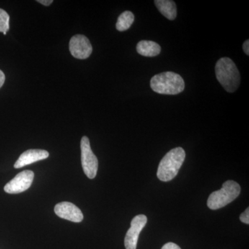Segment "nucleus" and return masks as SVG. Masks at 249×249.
Returning a JSON list of instances; mask_svg holds the SVG:
<instances>
[{"label": "nucleus", "instance_id": "f257e3e1", "mask_svg": "<svg viewBox=\"0 0 249 249\" xmlns=\"http://www.w3.org/2000/svg\"><path fill=\"white\" fill-rule=\"evenodd\" d=\"M215 74L219 83L228 92H234L240 86V72L231 59H219L215 65Z\"/></svg>", "mask_w": 249, "mask_h": 249}, {"label": "nucleus", "instance_id": "f03ea898", "mask_svg": "<svg viewBox=\"0 0 249 249\" xmlns=\"http://www.w3.org/2000/svg\"><path fill=\"white\" fill-rule=\"evenodd\" d=\"M186 158L182 147L170 150L160 160L157 170V178L162 181H169L177 176Z\"/></svg>", "mask_w": 249, "mask_h": 249}, {"label": "nucleus", "instance_id": "7ed1b4c3", "mask_svg": "<svg viewBox=\"0 0 249 249\" xmlns=\"http://www.w3.org/2000/svg\"><path fill=\"white\" fill-rule=\"evenodd\" d=\"M150 87L154 91L160 94L175 95L182 92L185 83L180 75L166 71L152 77Z\"/></svg>", "mask_w": 249, "mask_h": 249}, {"label": "nucleus", "instance_id": "20e7f679", "mask_svg": "<svg viewBox=\"0 0 249 249\" xmlns=\"http://www.w3.org/2000/svg\"><path fill=\"white\" fill-rule=\"evenodd\" d=\"M241 188L235 181L229 180L223 183L222 188L219 191L211 193L207 201V206L210 209H222L230 204L240 196Z\"/></svg>", "mask_w": 249, "mask_h": 249}, {"label": "nucleus", "instance_id": "39448f33", "mask_svg": "<svg viewBox=\"0 0 249 249\" xmlns=\"http://www.w3.org/2000/svg\"><path fill=\"white\" fill-rule=\"evenodd\" d=\"M80 150L83 171L88 178L92 179L97 174L98 161L97 157L91 150L89 139L85 136L82 138L80 142Z\"/></svg>", "mask_w": 249, "mask_h": 249}, {"label": "nucleus", "instance_id": "423d86ee", "mask_svg": "<svg viewBox=\"0 0 249 249\" xmlns=\"http://www.w3.org/2000/svg\"><path fill=\"white\" fill-rule=\"evenodd\" d=\"M34 178V172L24 170L18 174L4 186V191L9 194H18L30 188Z\"/></svg>", "mask_w": 249, "mask_h": 249}, {"label": "nucleus", "instance_id": "0eeeda50", "mask_svg": "<svg viewBox=\"0 0 249 249\" xmlns=\"http://www.w3.org/2000/svg\"><path fill=\"white\" fill-rule=\"evenodd\" d=\"M147 222V218L144 214H139L133 218L131 222V227L124 237V243L126 249H137L139 235Z\"/></svg>", "mask_w": 249, "mask_h": 249}, {"label": "nucleus", "instance_id": "6e6552de", "mask_svg": "<svg viewBox=\"0 0 249 249\" xmlns=\"http://www.w3.org/2000/svg\"><path fill=\"white\" fill-rule=\"evenodd\" d=\"M92 46L86 36L76 35L70 42V51L74 58L84 60L89 58L92 53Z\"/></svg>", "mask_w": 249, "mask_h": 249}, {"label": "nucleus", "instance_id": "1a4fd4ad", "mask_svg": "<svg viewBox=\"0 0 249 249\" xmlns=\"http://www.w3.org/2000/svg\"><path fill=\"white\" fill-rule=\"evenodd\" d=\"M55 213L62 219L73 222H80L83 221V214L76 205L68 201L58 203L54 208Z\"/></svg>", "mask_w": 249, "mask_h": 249}, {"label": "nucleus", "instance_id": "9d476101", "mask_svg": "<svg viewBox=\"0 0 249 249\" xmlns=\"http://www.w3.org/2000/svg\"><path fill=\"white\" fill-rule=\"evenodd\" d=\"M49 156V152L46 150H38V149L28 150L19 156V159L14 164V168H22L25 165H30L38 160H46L48 158Z\"/></svg>", "mask_w": 249, "mask_h": 249}, {"label": "nucleus", "instance_id": "9b49d317", "mask_svg": "<svg viewBox=\"0 0 249 249\" xmlns=\"http://www.w3.org/2000/svg\"><path fill=\"white\" fill-rule=\"evenodd\" d=\"M160 45L153 41L142 40L137 46V52L142 56H157L160 53Z\"/></svg>", "mask_w": 249, "mask_h": 249}, {"label": "nucleus", "instance_id": "f8f14e48", "mask_svg": "<svg viewBox=\"0 0 249 249\" xmlns=\"http://www.w3.org/2000/svg\"><path fill=\"white\" fill-rule=\"evenodd\" d=\"M156 6L160 14L168 18L170 20H173L177 17V6L175 1L171 0H156Z\"/></svg>", "mask_w": 249, "mask_h": 249}, {"label": "nucleus", "instance_id": "ddd939ff", "mask_svg": "<svg viewBox=\"0 0 249 249\" xmlns=\"http://www.w3.org/2000/svg\"><path fill=\"white\" fill-rule=\"evenodd\" d=\"M134 21V14L131 11H124L118 18L116 24V29L119 31H127L133 24Z\"/></svg>", "mask_w": 249, "mask_h": 249}, {"label": "nucleus", "instance_id": "4468645a", "mask_svg": "<svg viewBox=\"0 0 249 249\" xmlns=\"http://www.w3.org/2000/svg\"><path fill=\"white\" fill-rule=\"evenodd\" d=\"M9 14L4 10L0 9V32L6 33L9 29Z\"/></svg>", "mask_w": 249, "mask_h": 249}, {"label": "nucleus", "instance_id": "2eb2a0df", "mask_svg": "<svg viewBox=\"0 0 249 249\" xmlns=\"http://www.w3.org/2000/svg\"><path fill=\"white\" fill-rule=\"evenodd\" d=\"M240 219L241 222L245 223V224H249V208H247V209L245 210V212L242 213L241 214Z\"/></svg>", "mask_w": 249, "mask_h": 249}, {"label": "nucleus", "instance_id": "dca6fc26", "mask_svg": "<svg viewBox=\"0 0 249 249\" xmlns=\"http://www.w3.org/2000/svg\"><path fill=\"white\" fill-rule=\"evenodd\" d=\"M161 249H181V248L176 244L168 242V243L165 244Z\"/></svg>", "mask_w": 249, "mask_h": 249}, {"label": "nucleus", "instance_id": "f3484780", "mask_svg": "<svg viewBox=\"0 0 249 249\" xmlns=\"http://www.w3.org/2000/svg\"><path fill=\"white\" fill-rule=\"evenodd\" d=\"M243 50L245 52V53L247 54V55H249V40H247L244 42L243 44Z\"/></svg>", "mask_w": 249, "mask_h": 249}, {"label": "nucleus", "instance_id": "a211bd4d", "mask_svg": "<svg viewBox=\"0 0 249 249\" xmlns=\"http://www.w3.org/2000/svg\"><path fill=\"white\" fill-rule=\"evenodd\" d=\"M37 2L40 3L41 4L44 6H48L53 3V0H38Z\"/></svg>", "mask_w": 249, "mask_h": 249}, {"label": "nucleus", "instance_id": "6ab92c4d", "mask_svg": "<svg viewBox=\"0 0 249 249\" xmlns=\"http://www.w3.org/2000/svg\"><path fill=\"white\" fill-rule=\"evenodd\" d=\"M5 82V75L4 73H3L2 71L0 70V88L2 87V85H4Z\"/></svg>", "mask_w": 249, "mask_h": 249}]
</instances>
